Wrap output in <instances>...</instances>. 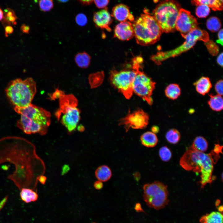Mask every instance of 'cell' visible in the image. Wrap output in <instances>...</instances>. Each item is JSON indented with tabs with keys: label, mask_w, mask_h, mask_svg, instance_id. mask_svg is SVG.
<instances>
[{
	"label": "cell",
	"mask_w": 223,
	"mask_h": 223,
	"mask_svg": "<svg viewBox=\"0 0 223 223\" xmlns=\"http://www.w3.org/2000/svg\"><path fill=\"white\" fill-rule=\"evenodd\" d=\"M5 91L14 108H22L31 103L37 92L36 84L32 77L17 78L9 82Z\"/></svg>",
	"instance_id": "277c9868"
},
{
	"label": "cell",
	"mask_w": 223,
	"mask_h": 223,
	"mask_svg": "<svg viewBox=\"0 0 223 223\" xmlns=\"http://www.w3.org/2000/svg\"><path fill=\"white\" fill-rule=\"evenodd\" d=\"M64 93L62 91L56 89L51 97L52 99H55L60 98L64 95Z\"/></svg>",
	"instance_id": "74e56055"
},
{
	"label": "cell",
	"mask_w": 223,
	"mask_h": 223,
	"mask_svg": "<svg viewBox=\"0 0 223 223\" xmlns=\"http://www.w3.org/2000/svg\"><path fill=\"white\" fill-rule=\"evenodd\" d=\"M144 200L150 208L156 210L164 208L169 202L167 186L159 181L145 184L143 186Z\"/></svg>",
	"instance_id": "9c48e42d"
},
{
	"label": "cell",
	"mask_w": 223,
	"mask_h": 223,
	"mask_svg": "<svg viewBox=\"0 0 223 223\" xmlns=\"http://www.w3.org/2000/svg\"><path fill=\"white\" fill-rule=\"evenodd\" d=\"M75 20L77 24L81 26H84L87 22L86 16L82 13L79 14L76 16Z\"/></svg>",
	"instance_id": "e575fe53"
},
{
	"label": "cell",
	"mask_w": 223,
	"mask_h": 223,
	"mask_svg": "<svg viewBox=\"0 0 223 223\" xmlns=\"http://www.w3.org/2000/svg\"><path fill=\"white\" fill-rule=\"evenodd\" d=\"M114 36L123 41L132 38L134 36L132 23L129 21L120 22L115 27Z\"/></svg>",
	"instance_id": "5bb4252c"
},
{
	"label": "cell",
	"mask_w": 223,
	"mask_h": 223,
	"mask_svg": "<svg viewBox=\"0 0 223 223\" xmlns=\"http://www.w3.org/2000/svg\"><path fill=\"white\" fill-rule=\"evenodd\" d=\"M223 53L221 52L218 56L217 58V62L218 64L221 67H223Z\"/></svg>",
	"instance_id": "ee69618b"
},
{
	"label": "cell",
	"mask_w": 223,
	"mask_h": 223,
	"mask_svg": "<svg viewBox=\"0 0 223 223\" xmlns=\"http://www.w3.org/2000/svg\"><path fill=\"white\" fill-rule=\"evenodd\" d=\"M80 111L77 106H72L66 108L62 112L63 114L61 120V122L71 132L74 130L80 119Z\"/></svg>",
	"instance_id": "4fadbf2b"
},
{
	"label": "cell",
	"mask_w": 223,
	"mask_h": 223,
	"mask_svg": "<svg viewBox=\"0 0 223 223\" xmlns=\"http://www.w3.org/2000/svg\"><path fill=\"white\" fill-rule=\"evenodd\" d=\"M148 114L142 109L138 108L132 112L129 111L128 114L119 120V125H124L126 132L131 128L133 129H143L148 124Z\"/></svg>",
	"instance_id": "8fae6325"
},
{
	"label": "cell",
	"mask_w": 223,
	"mask_h": 223,
	"mask_svg": "<svg viewBox=\"0 0 223 223\" xmlns=\"http://www.w3.org/2000/svg\"><path fill=\"white\" fill-rule=\"evenodd\" d=\"M94 1L96 6L99 8L106 7L109 2V0H94Z\"/></svg>",
	"instance_id": "8d00e7d4"
},
{
	"label": "cell",
	"mask_w": 223,
	"mask_h": 223,
	"mask_svg": "<svg viewBox=\"0 0 223 223\" xmlns=\"http://www.w3.org/2000/svg\"><path fill=\"white\" fill-rule=\"evenodd\" d=\"M20 29L23 33L28 34L30 30V27L28 25L23 24L21 27Z\"/></svg>",
	"instance_id": "b9f144b4"
},
{
	"label": "cell",
	"mask_w": 223,
	"mask_h": 223,
	"mask_svg": "<svg viewBox=\"0 0 223 223\" xmlns=\"http://www.w3.org/2000/svg\"><path fill=\"white\" fill-rule=\"evenodd\" d=\"M4 16L2 10L0 8V21L2 20Z\"/></svg>",
	"instance_id": "f907efd6"
},
{
	"label": "cell",
	"mask_w": 223,
	"mask_h": 223,
	"mask_svg": "<svg viewBox=\"0 0 223 223\" xmlns=\"http://www.w3.org/2000/svg\"><path fill=\"white\" fill-rule=\"evenodd\" d=\"M134 209L138 212H144V210L142 208L141 204L139 203L136 204Z\"/></svg>",
	"instance_id": "f6af8a7d"
},
{
	"label": "cell",
	"mask_w": 223,
	"mask_h": 223,
	"mask_svg": "<svg viewBox=\"0 0 223 223\" xmlns=\"http://www.w3.org/2000/svg\"><path fill=\"white\" fill-rule=\"evenodd\" d=\"M179 3L175 0H164L158 4L153 11V16L163 32L174 31L180 10Z\"/></svg>",
	"instance_id": "8992f818"
},
{
	"label": "cell",
	"mask_w": 223,
	"mask_h": 223,
	"mask_svg": "<svg viewBox=\"0 0 223 223\" xmlns=\"http://www.w3.org/2000/svg\"><path fill=\"white\" fill-rule=\"evenodd\" d=\"M198 25L196 19L189 11L183 8L180 10L175 23V29L182 36L197 28Z\"/></svg>",
	"instance_id": "7c38bea8"
},
{
	"label": "cell",
	"mask_w": 223,
	"mask_h": 223,
	"mask_svg": "<svg viewBox=\"0 0 223 223\" xmlns=\"http://www.w3.org/2000/svg\"><path fill=\"white\" fill-rule=\"evenodd\" d=\"M199 221L200 223H223V215L219 211L212 212L202 216Z\"/></svg>",
	"instance_id": "ac0fdd59"
},
{
	"label": "cell",
	"mask_w": 223,
	"mask_h": 223,
	"mask_svg": "<svg viewBox=\"0 0 223 223\" xmlns=\"http://www.w3.org/2000/svg\"><path fill=\"white\" fill-rule=\"evenodd\" d=\"M223 80H220L216 83L215 85V89L217 94L221 96L223 95Z\"/></svg>",
	"instance_id": "d590c367"
},
{
	"label": "cell",
	"mask_w": 223,
	"mask_h": 223,
	"mask_svg": "<svg viewBox=\"0 0 223 223\" xmlns=\"http://www.w3.org/2000/svg\"><path fill=\"white\" fill-rule=\"evenodd\" d=\"M220 203V200L218 199L216 200V206L218 205Z\"/></svg>",
	"instance_id": "db71d44e"
},
{
	"label": "cell",
	"mask_w": 223,
	"mask_h": 223,
	"mask_svg": "<svg viewBox=\"0 0 223 223\" xmlns=\"http://www.w3.org/2000/svg\"><path fill=\"white\" fill-rule=\"evenodd\" d=\"M182 36L186 41L181 46L173 50L158 52L153 55L151 59L157 64H160L161 62L168 59L178 56L190 50L198 41L201 40L206 42L209 40L207 32L198 27Z\"/></svg>",
	"instance_id": "52a82bcc"
},
{
	"label": "cell",
	"mask_w": 223,
	"mask_h": 223,
	"mask_svg": "<svg viewBox=\"0 0 223 223\" xmlns=\"http://www.w3.org/2000/svg\"><path fill=\"white\" fill-rule=\"evenodd\" d=\"M205 44L211 55L215 56L218 54L219 52L218 47L212 40H209L205 42Z\"/></svg>",
	"instance_id": "836d02e7"
},
{
	"label": "cell",
	"mask_w": 223,
	"mask_h": 223,
	"mask_svg": "<svg viewBox=\"0 0 223 223\" xmlns=\"http://www.w3.org/2000/svg\"><path fill=\"white\" fill-rule=\"evenodd\" d=\"M103 78L104 74L102 72L90 75L89 81L91 88H95L99 86L103 82Z\"/></svg>",
	"instance_id": "4316f807"
},
{
	"label": "cell",
	"mask_w": 223,
	"mask_h": 223,
	"mask_svg": "<svg viewBox=\"0 0 223 223\" xmlns=\"http://www.w3.org/2000/svg\"><path fill=\"white\" fill-rule=\"evenodd\" d=\"M159 130V127L157 126H153L151 128L152 132L154 133H158Z\"/></svg>",
	"instance_id": "681fc988"
},
{
	"label": "cell",
	"mask_w": 223,
	"mask_h": 223,
	"mask_svg": "<svg viewBox=\"0 0 223 223\" xmlns=\"http://www.w3.org/2000/svg\"><path fill=\"white\" fill-rule=\"evenodd\" d=\"M142 144L148 147H153L157 144L158 139L156 135L152 132L147 131L144 133L141 136Z\"/></svg>",
	"instance_id": "ffe728a7"
},
{
	"label": "cell",
	"mask_w": 223,
	"mask_h": 223,
	"mask_svg": "<svg viewBox=\"0 0 223 223\" xmlns=\"http://www.w3.org/2000/svg\"><path fill=\"white\" fill-rule=\"evenodd\" d=\"M191 146L197 151L204 152L207 150L208 144L204 138L198 136L194 139Z\"/></svg>",
	"instance_id": "484cf974"
},
{
	"label": "cell",
	"mask_w": 223,
	"mask_h": 223,
	"mask_svg": "<svg viewBox=\"0 0 223 223\" xmlns=\"http://www.w3.org/2000/svg\"><path fill=\"white\" fill-rule=\"evenodd\" d=\"M181 137L180 132L175 129H171L166 133V138L167 141L170 143L176 144L179 141Z\"/></svg>",
	"instance_id": "f546056e"
},
{
	"label": "cell",
	"mask_w": 223,
	"mask_h": 223,
	"mask_svg": "<svg viewBox=\"0 0 223 223\" xmlns=\"http://www.w3.org/2000/svg\"><path fill=\"white\" fill-rule=\"evenodd\" d=\"M7 162L14 167V170L7 178L20 190L24 188L34 190L39 177L43 174L44 165L37 154L33 144L18 136L0 138V165Z\"/></svg>",
	"instance_id": "6da1fadb"
},
{
	"label": "cell",
	"mask_w": 223,
	"mask_h": 223,
	"mask_svg": "<svg viewBox=\"0 0 223 223\" xmlns=\"http://www.w3.org/2000/svg\"><path fill=\"white\" fill-rule=\"evenodd\" d=\"M14 29L13 27L10 25H7L5 27V35L7 37L8 36L9 34L13 33Z\"/></svg>",
	"instance_id": "ab89813d"
},
{
	"label": "cell",
	"mask_w": 223,
	"mask_h": 223,
	"mask_svg": "<svg viewBox=\"0 0 223 223\" xmlns=\"http://www.w3.org/2000/svg\"><path fill=\"white\" fill-rule=\"evenodd\" d=\"M219 153L213 149L206 154L191 146L181 157L179 164L186 170L200 174L201 180L199 182L201 187L203 188L207 184L212 183L214 179L212 176L214 165L220 157Z\"/></svg>",
	"instance_id": "7a4b0ae2"
},
{
	"label": "cell",
	"mask_w": 223,
	"mask_h": 223,
	"mask_svg": "<svg viewBox=\"0 0 223 223\" xmlns=\"http://www.w3.org/2000/svg\"><path fill=\"white\" fill-rule=\"evenodd\" d=\"M60 2L65 3L68 2L69 0H57Z\"/></svg>",
	"instance_id": "816d5d0a"
},
{
	"label": "cell",
	"mask_w": 223,
	"mask_h": 223,
	"mask_svg": "<svg viewBox=\"0 0 223 223\" xmlns=\"http://www.w3.org/2000/svg\"></svg>",
	"instance_id": "11a10c76"
},
{
	"label": "cell",
	"mask_w": 223,
	"mask_h": 223,
	"mask_svg": "<svg viewBox=\"0 0 223 223\" xmlns=\"http://www.w3.org/2000/svg\"><path fill=\"white\" fill-rule=\"evenodd\" d=\"M223 29H221L218 33V39L217 40V43L221 44L222 46L223 45Z\"/></svg>",
	"instance_id": "f35d334b"
},
{
	"label": "cell",
	"mask_w": 223,
	"mask_h": 223,
	"mask_svg": "<svg viewBox=\"0 0 223 223\" xmlns=\"http://www.w3.org/2000/svg\"><path fill=\"white\" fill-rule=\"evenodd\" d=\"M218 210L219 211V212H221L223 210V207L222 206H220L218 208Z\"/></svg>",
	"instance_id": "f5cc1de1"
},
{
	"label": "cell",
	"mask_w": 223,
	"mask_h": 223,
	"mask_svg": "<svg viewBox=\"0 0 223 223\" xmlns=\"http://www.w3.org/2000/svg\"><path fill=\"white\" fill-rule=\"evenodd\" d=\"M93 20L97 27L102 29H106L110 32L111 29L109 25L112 22L111 16L107 8L94 13Z\"/></svg>",
	"instance_id": "9a60e30c"
},
{
	"label": "cell",
	"mask_w": 223,
	"mask_h": 223,
	"mask_svg": "<svg viewBox=\"0 0 223 223\" xmlns=\"http://www.w3.org/2000/svg\"><path fill=\"white\" fill-rule=\"evenodd\" d=\"M142 62L141 57H137L132 59V68L136 72L133 84V91L151 105L153 103L151 96L155 88V83L140 70Z\"/></svg>",
	"instance_id": "ba28073f"
},
{
	"label": "cell",
	"mask_w": 223,
	"mask_h": 223,
	"mask_svg": "<svg viewBox=\"0 0 223 223\" xmlns=\"http://www.w3.org/2000/svg\"><path fill=\"white\" fill-rule=\"evenodd\" d=\"M91 57L86 52H84L77 53L75 56V61L79 67L86 68L89 66Z\"/></svg>",
	"instance_id": "cb8c5ba5"
},
{
	"label": "cell",
	"mask_w": 223,
	"mask_h": 223,
	"mask_svg": "<svg viewBox=\"0 0 223 223\" xmlns=\"http://www.w3.org/2000/svg\"><path fill=\"white\" fill-rule=\"evenodd\" d=\"M210 9L208 6L201 4L197 6L196 9V15L199 18H203L207 17L209 14Z\"/></svg>",
	"instance_id": "4dcf8cb0"
},
{
	"label": "cell",
	"mask_w": 223,
	"mask_h": 223,
	"mask_svg": "<svg viewBox=\"0 0 223 223\" xmlns=\"http://www.w3.org/2000/svg\"><path fill=\"white\" fill-rule=\"evenodd\" d=\"M20 192V196L21 200L26 203H29L37 201L38 195L34 190L24 188L21 189Z\"/></svg>",
	"instance_id": "44dd1931"
},
{
	"label": "cell",
	"mask_w": 223,
	"mask_h": 223,
	"mask_svg": "<svg viewBox=\"0 0 223 223\" xmlns=\"http://www.w3.org/2000/svg\"><path fill=\"white\" fill-rule=\"evenodd\" d=\"M46 177L42 175L39 176L38 178V181H39L42 184L44 185L46 183Z\"/></svg>",
	"instance_id": "bcb514c9"
},
{
	"label": "cell",
	"mask_w": 223,
	"mask_h": 223,
	"mask_svg": "<svg viewBox=\"0 0 223 223\" xmlns=\"http://www.w3.org/2000/svg\"><path fill=\"white\" fill-rule=\"evenodd\" d=\"M5 12L2 19L3 24L10 25L11 23L14 25L15 24H16L15 20L17 19V17L14 11L7 8L5 10Z\"/></svg>",
	"instance_id": "f1b7e54d"
},
{
	"label": "cell",
	"mask_w": 223,
	"mask_h": 223,
	"mask_svg": "<svg viewBox=\"0 0 223 223\" xmlns=\"http://www.w3.org/2000/svg\"><path fill=\"white\" fill-rule=\"evenodd\" d=\"M207 28L210 31L215 32L219 31L221 27L220 20L216 17L209 18L206 22Z\"/></svg>",
	"instance_id": "83f0119b"
},
{
	"label": "cell",
	"mask_w": 223,
	"mask_h": 223,
	"mask_svg": "<svg viewBox=\"0 0 223 223\" xmlns=\"http://www.w3.org/2000/svg\"><path fill=\"white\" fill-rule=\"evenodd\" d=\"M103 186V184L102 181H95L94 183V188L97 190H100L102 188Z\"/></svg>",
	"instance_id": "60d3db41"
},
{
	"label": "cell",
	"mask_w": 223,
	"mask_h": 223,
	"mask_svg": "<svg viewBox=\"0 0 223 223\" xmlns=\"http://www.w3.org/2000/svg\"><path fill=\"white\" fill-rule=\"evenodd\" d=\"M166 96L168 98L175 100L180 95L181 90L178 85L176 84H171L168 85L165 90Z\"/></svg>",
	"instance_id": "d4e9b609"
},
{
	"label": "cell",
	"mask_w": 223,
	"mask_h": 223,
	"mask_svg": "<svg viewBox=\"0 0 223 223\" xmlns=\"http://www.w3.org/2000/svg\"><path fill=\"white\" fill-rule=\"evenodd\" d=\"M39 5L42 11L47 12L52 9L54 3L53 0H39Z\"/></svg>",
	"instance_id": "d6a6232c"
},
{
	"label": "cell",
	"mask_w": 223,
	"mask_h": 223,
	"mask_svg": "<svg viewBox=\"0 0 223 223\" xmlns=\"http://www.w3.org/2000/svg\"><path fill=\"white\" fill-rule=\"evenodd\" d=\"M132 24L137 42L142 46L155 43L160 39L163 33L153 16L146 11Z\"/></svg>",
	"instance_id": "5b68a950"
},
{
	"label": "cell",
	"mask_w": 223,
	"mask_h": 223,
	"mask_svg": "<svg viewBox=\"0 0 223 223\" xmlns=\"http://www.w3.org/2000/svg\"><path fill=\"white\" fill-rule=\"evenodd\" d=\"M210 98L208 103L210 107L213 110L220 112L223 108V99L221 96L218 94L215 95L210 94Z\"/></svg>",
	"instance_id": "603a6c76"
},
{
	"label": "cell",
	"mask_w": 223,
	"mask_h": 223,
	"mask_svg": "<svg viewBox=\"0 0 223 223\" xmlns=\"http://www.w3.org/2000/svg\"><path fill=\"white\" fill-rule=\"evenodd\" d=\"M136 75L133 69L120 71L114 70L111 72L110 82L114 87L122 93L125 98L130 99L133 93V84Z\"/></svg>",
	"instance_id": "30bf717a"
},
{
	"label": "cell",
	"mask_w": 223,
	"mask_h": 223,
	"mask_svg": "<svg viewBox=\"0 0 223 223\" xmlns=\"http://www.w3.org/2000/svg\"><path fill=\"white\" fill-rule=\"evenodd\" d=\"M191 2L196 6L206 5L214 11H221L223 9V0H191Z\"/></svg>",
	"instance_id": "d6986e66"
},
{
	"label": "cell",
	"mask_w": 223,
	"mask_h": 223,
	"mask_svg": "<svg viewBox=\"0 0 223 223\" xmlns=\"http://www.w3.org/2000/svg\"><path fill=\"white\" fill-rule=\"evenodd\" d=\"M70 168L68 165H65L62 168V173L63 175L67 173L69 170Z\"/></svg>",
	"instance_id": "7dc6e473"
},
{
	"label": "cell",
	"mask_w": 223,
	"mask_h": 223,
	"mask_svg": "<svg viewBox=\"0 0 223 223\" xmlns=\"http://www.w3.org/2000/svg\"><path fill=\"white\" fill-rule=\"evenodd\" d=\"M159 154L162 160L165 162L169 161L172 156L171 151L166 146H162L160 148L159 150Z\"/></svg>",
	"instance_id": "1f68e13d"
},
{
	"label": "cell",
	"mask_w": 223,
	"mask_h": 223,
	"mask_svg": "<svg viewBox=\"0 0 223 223\" xmlns=\"http://www.w3.org/2000/svg\"><path fill=\"white\" fill-rule=\"evenodd\" d=\"M14 109L20 115L17 127L24 133H38L42 135L46 134L51 122L49 112L32 103L24 108Z\"/></svg>",
	"instance_id": "3957f363"
},
{
	"label": "cell",
	"mask_w": 223,
	"mask_h": 223,
	"mask_svg": "<svg viewBox=\"0 0 223 223\" xmlns=\"http://www.w3.org/2000/svg\"><path fill=\"white\" fill-rule=\"evenodd\" d=\"M95 174L96 178L99 181L105 182L110 179L112 176V172L109 167L103 165L96 169Z\"/></svg>",
	"instance_id": "7402d4cb"
},
{
	"label": "cell",
	"mask_w": 223,
	"mask_h": 223,
	"mask_svg": "<svg viewBox=\"0 0 223 223\" xmlns=\"http://www.w3.org/2000/svg\"><path fill=\"white\" fill-rule=\"evenodd\" d=\"M112 16L120 22L129 21L133 22L134 17L130 13L129 7L123 4H119L114 7L112 10Z\"/></svg>",
	"instance_id": "2e32d148"
},
{
	"label": "cell",
	"mask_w": 223,
	"mask_h": 223,
	"mask_svg": "<svg viewBox=\"0 0 223 223\" xmlns=\"http://www.w3.org/2000/svg\"><path fill=\"white\" fill-rule=\"evenodd\" d=\"M194 85L195 86L196 91L203 95L208 93L212 87L209 78L205 77H201Z\"/></svg>",
	"instance_id": "e0dca14e"
},
{
	"label": "cell",
	"mask_w": 223,
	"mask_h": 223,
	"mask_svg": "<svg viewBox=\"0 0 223 223\" xmlns=\"http://www.w3.org/2000/svg\"><path fill=\"white\" fill-rule=\"evenodd\" d=\"M8 199V196H5L0 202V211L3 208Z\"/></svg>",
	"instance_id": "7bdbcfd3"
},
{
	"label": "cell",
	"mask_w": 223,
	"mask_h": 223,
	"mask_svg": "<svg viewBox=\"0 0 223 223\" xmlns=\"http://www.w3.org/2000/svg\"><path fill=\"white\" fill-rule=\"evenodd\" d=\"M81 3L84 5H89L91 4L94 0H78Z\"/></svg>",
	"instance_id": "c3c4849f"
}]
</instances>
